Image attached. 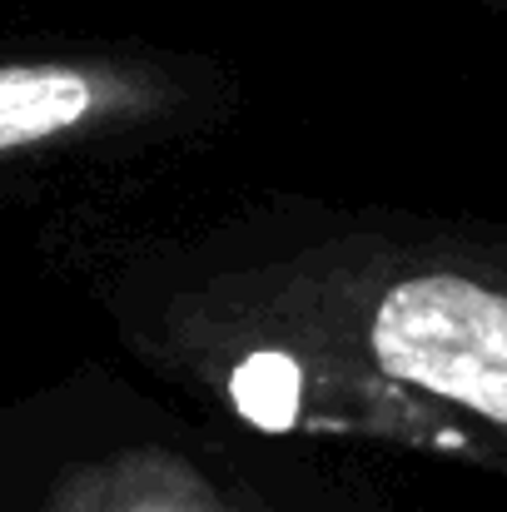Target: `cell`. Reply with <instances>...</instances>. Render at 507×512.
<instances>
[{"label": "cell", "mask_w": 507, "mask_h": 512, "mask_svg": "<svg viewBox=\"0 0 507 512\" xmlns=\"http://www.w3.org/2000/svg\"><path fill=\"white\" fill-rule=\"evenodd\" d=\"M363 343L383 378L443 398L507 438L503 264H428L388 279Z\"/></svg>", "instance_id": "1"}, {"label": "cell", "mask_w": 507, "mask_h": 512, "mask_svg": "<svg viewBox=\"0 0 507 512\" xmlns=\"http://www.w3.org/2000/svg\"><path fill=\"white\" fill-rule=\"evenodd\" d=\"M150 100L155 85L115 65H65V60L0 65V155L65 140Z\"/></svg>", "instance_id": "2"}, {"label": "cell", "mask_w": 507, "mask_h": 512, "mask_svg": "<svg viewBox=\"0 0 507 512\" xmlns=\"http://www.w3.org/2000/svg\"><path fill=\"white\" fill-rule=\"evenodd\" d=\"M229 398L264 433L294 428V418H299V368H294V358H284L279 348H254L234 368Z\"/></svg>", "instance_id": "3"}]
</instances>
